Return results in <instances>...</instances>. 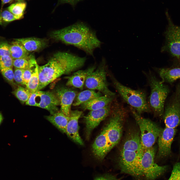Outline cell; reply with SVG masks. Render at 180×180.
<instances>
[{"label":"cell","mask_w":180,"mask_h":180,"mask_svg":"<svg viewBox=\"0 0 180 180\" xmlns=\"http://www.w3.org/2000/svg\"><path fill=\"white\" fill-rule=\"evenodd\" d=\"M93 180H120V179L114 175L107 173L96 176Z\"/></svg>","instance_id":"cell-34"},{"label":"cell","mask_w":180,"mask_h":180,"mask_svg":"<svg viewBox=\"0 0 180 180\" xmlns=\"http://www.w3.org/2000/svg\"><path fill=\"white\" fill-rule=\"evenodd\" d=\"M50 36L56 40L73 46L92 56L94 50L100 48L102 44L96 32L82 22H78L53 32Z\"/></svg>","instance_id":"cell-3"},{"label":"cell","mask_w":180,"mask_h":180,"mask_svg":"<svg viewBox=\"0 0 180 180\" xmlns=\"http://www.w3.org/2000/svg\"><path fill=\"white\" fill-rule=\"evenodd\" d=\"M110 106V104L100 109L91 110L84 116L86 136L88 139L93 130L109 114L111 111Z\"/></svg>","instance_id":"cell-13"},{"label":"cell","mask_w":180,"mask_h":180,"mask_svg":"<svg viewBox=\"0 0 180 180\" xmlns=\"http://www.w3.org/2000/svg\"><path fill=\"white\" fill-rule=\"evenodd\" d=\"M55 93L60 100V112L66 116H70L71 106L78 94L77 92L72 88L61 87L56 89Z\"/></svg>","instance_id":"cell-15"},{"label":"cell","mask_w":180,"mask_h":180,"mask_svg":"<svg viewBox=\"0 0 180 180\" xmlns=\"http://www.w3.org/2000/svg\"><path fill=\"white\" fill-rule=\"evenodd\" d=\"M10 56L13 60L22 58H28V52L20 42L15 40L10 45Z\"/></svg>","instance_id":"cell-23"},{"label":"cell","mask_w":180,"mask_h":180,"mask_svg":"<svg viewBox=\"0 0 180 180\" xmlns=\"http://www.w3.org/2000/svg\"><path fill=\"white\" fill-rule=\"evenodd\" d=\"M166 127L175 128L180 125V85L166 106L164 113Z\"/></svg>","instance_id":"cell-10"},{"label":"cell","mask_w":180,"mask_h":180,"mask_svg":"<svg viewBox=\"0 0 180 180\" xmlns=\"http://www.w3.org/2000/svg\"><path fill=\"white\" fill-rule=\"evenodd\" d=\"M155 151L152 147L143 150L140 160V164L143 174L147 180H155L165 173L168 166H160L154 162Z\"/></svg>","instance_id":"cell-9"},{"label":"cell","mask_w":180,"mask_h":180,"mask_svg":"<svg viewBox=\"0 0 180 180\" xmlns=\"http://www.w3.org/2000/svg\"><path fill=\"white\" fill-rule=\"evenodd\" d=\"M18 2H22L24 0H16Z\"/></svg>","instance_id":"cell-39"},{"label":"cell","mask_w":180,"mask_h":180,"mask_svg":"<svg viewBox=\"0 0 180 180\" xmlns=\"http://www.w3.org/2000/svg\"><path fill=\"white\" fill-rule=\"evenodd\" d=\"M24 69L15 68L14 74V80L18 84L24 85L23 74Z\"/></svg>","instance_id":"cell-32"},{"label":"cell","mask_w":180,"mask_h":180,"mask_svg":"<svg viewBox=\"0 0 180 180\" xmlns=\"http://www.w3.org/2000/svg\"><path fill=\"white\" fill-rule=\"evenodd\" d=\"M111 78L114 87L121 97L138 114L148 112L150 108L147 102L146 92L141 90H134L120 82L113 76Z\"/></svg>","instance_id":"cell-5"},{"label":"cell","mask_w":180,"mask_h":180,"mask_svg":"<svg viewBox=\"0 0 180 180\" xmlns=\"http://www.w3.org/2000/svg\"><path fill=\"white\" fill-rule=\"evenodd\" d=\"M82 113V111L78 110L71 111L65 132L74 142L81 145L84 142L79 134L78 120Z\"/></svg>","instance_id":"cell-16"},{"label":"cell","mask_w":180,"mask_h":180,"mask_svg":"<svg viewBox=\"0 0 180 180\" xmlns=\"http://www.w3.org/2000/svg\"><path fill=\"white\" fill-rule=\"evenodd\" d=\"M20 42L28 52L39 50L44 45V41L40 39L34 38H27L15 39Z\"/></svg>","instance_id":"cell-22"},{"label":"cell","mask_w":180,"mask_h":180,"mask_svg":"<svg viewBox=\"0 0 180 180\" xmlns=\"http://www.w3.org/2000/svg\"><path fill=\"white\" fill-rule=\"evenodd\" d=\"M158 72L162 79L161 82L172 83L180 78V67L176 66L170 68L159 69Z\"/></svg>","instance_id":"cell-20"},{"label":"cell","mask_w":180,"mask_h":180,"mask_svg":"<svg viewBox=\"0 0 180 180\" xmlns=\"http://www.w3.org/2000/svg\"><path fill=\"white\" fill-rule=\"evenodd\" d=\"M167 16L168 24L165 32V43L162 50L178 59L180 58V26L174 24L168 14Z\"/></svg>","instance_id":"cell-11"},{"label":"cell","mask_w":180,"mask_h":180,"mask_svg":"<svg viewBox=\"0 0 180 180\" xmlns=\"http://www.w3.org/2000/svg\"><path fill=\"white\" fill-rule=\"evenodd\" d=\"M150 88L148 103L150 108L157 116H162L165 100L169 92L168 87L158 80L150 71L144 73Z\"/></svg>","instance_id":"cell-4"},{"label":"cell","mask_w":180,"mask_h":180,"mask_svg":"<svg viewBox=\"0 0 180 180\" xmlns=\"http://www.w3.org/2000/svg\"><path fill=\"white\" fill-rule=\"evenodd\" d=\"M46 118L60 131L65 133L70 116H67L59 111L46 116Z\"/></svg>","instance_id":"cell-19"},{"label":"cell","mask_w":180,"mask_h":180,"mask_svg":"<svg viewBox=\"0 0 180 180\" xmlns=\"http://www.w3.org/2000/svg\"><path fill=\"white\" fill-rule=\"evenodd\" d=\"M106 69V60L103 59L97 68L88 76L85 86L89 89L98 90L105 96L114 97L115 93L110 90L108 88Z\"/></svg>","instance_id":"cell-8"},{"label":"cell","mask_w":180,"mask_h":180,"mask_svg":"<svg viewBox=\"0 0 180 180\" xmlns=\"http://www.w3.org/2000/svg\"><path fill=\"white\" fill-rule=\"evenodd\" d=\"M13 60L10 56H0V70L5 68H12Z\"/></svg>","instance_id":"cell-29"},{"label":"cell","mask_w":180,"mask_h":180,"mask_svg":"<svg viewBox=\"0 0 180 180\" xmlns=\"http://www.w3.org/2000/svg\"></svg>","instance_id":"cell-40"},{"label":"cell","mask_w":180,"mask_h":180,"mask_svg":"<svg viewBox=\"0 0 180 180\" xmlns=\"http://www.w3.org/2000/svg\"><path fill=\"white\" fill-rule=\"evenodd\" d=\"M12 0H2V6L4 4L8 3Z\"/></svg>","instance_id":"cell-36"},{"label":"cell","mask_w":180,"mask_h":180,"mask_svg":"<svg viewBox=\"0 0 180 180\" xmlns=\"http://www.w3.org/2000/svg\"><path fill=\"white\" fill-rule=\"evenodd\" d=\"M179 154H180V137L179 139Z\"/></svg>","instance_id":"cell-38"},{"label":"cell","mask_w":180,"mask_h":180,"mask_svg":"<svg viewBox=\"0 0 180 180\" xmlns=\"http://www.w3.org/2000/svg\"><path fill=\"white\" fill-rule=\"evenodd\" d=\"M10 45L4 42H0V56H10Z\"/></svg>","instance_id":"cell-33"},{"label":"cell","mask_w":180,"mask_h":180,"mask_svg":"<svg viewBox=\"0 0 180 180\" xmlns=\"http://www.w3.org/2000/svg\"><path fill=\"white\" fill-rule=\"evenodd\" d=\"M3 118L2 114L0 113V124L2 122V120Z\"/></svg>","instance_id":"cell-37"},{"label":"cell","mask_w":180,"mask_h":180,"mask_svg":"<svg viewBox=\"0 0 180 180\" xmlns=\"http://www.w3.org/2000/svg\"><path fill=\"white\" fill-rule=\"evenodd\" d=\"M26 6V3L22 2H18L10 5L8 7V9L14 14L22 18Z\"/></svg>","instance_id":"cell-26"},{"label":"cell","mask_w":180,"mask_h":180,"mask_svg":"<svg viewBox=\"0 0 180 180\" xmlns=\"http://www.w3.org/2000/svg\"><path fill=\"white\" fill-rule=\"evenodd\" d=\"M114 106L112 116L92 146L94 157L100 161L103 160L108 152L118 143L122 137L126 112L119 104Z\"/></svg>","instance_id":"cell-1"},{"label":"cell","mask_w":180,"mask_h":180,"mask_svg":"<svg viewBox=\"0 0 180 180\" xmlns=\"http://www.w3.org/2000/svg\"><path fill=\"white\" fill-rule=\"evenodd\" d=\"M114 98V97L101 96L86 102L81 106L84 110H98L111 104Z\"/></svg>","instance_id":"cell-18"},{"label":"cell","mask_w":180,"mask_h":180,"mask_svg":"<svg viewBox=\"0 0 180 180\" xmlns=\"http://www.w3.org/2000/svg\"><path fill=\"white\" fill-rule=\"evenodd\" d=\"M131 108L140 128L142 149L145 150L153 147L162 129L151 120L142 117L134 109Z\"/></svg>","instance_id":"cell-6"},{"label":"cell","mask_w":180,"mask_h":180,"mask_svg":"<svg viewBox=\"0 0 180 180\" xmlns=\"http://www.w3.org/2000/svg\"><path fill=\"white\" fill-rule=\"evenodd\" d=\"M13 65L15 68L25 69L29 66V64L28 58H18L13 60Z\"/></svg>","instance_id":"cell-31"},{"label":"cell","mask_w":180,"mask_h":180,"mask_svg":"<svg viewBox=\"0 0 180 180\" xmlns=\"http://www.w3.org/2000/svg\"><path fill=\"white\" fill-rule=\"evenodd\" d=\"M37 92L38 100L36 102V106L46 110L50 114L59 112L58 106L60 105V102L56 93L40 90Z\"/></svg>","instance_id":"cell-14"},{"label":"cell","mask_w":180,"mask_h":180,"mask_svg":"<svg viewBox=\"0 0 180 180\" xmlns=\"http://www.w3.org/2000/svg\"><path fill=\"white\" fill-rule=\"evenodd\" d=\"M16 97L22 103L26 102L28 100L32 93L26 88L19 86L13 92Z\"/></svg>","instance_id":"cell-25"},{"label":"cell","mask_w":180,"mask_h":180,"mask_svg":"<svg viewBox=\"0 0 180 180\" xmlns=\"http://www.w3.org/2000/svg\"><path fill=\"white\" fill-rule=\"evenodd\" d=\"M81 0H62V2L69 3L74 6L78 2Z\"/></svg>","instance_id":"cell-35"},{"label":"cell","mask_w":180,"mask_h":180,"mask_svg":"<svg viewBox=\"0 0 180 180\" xmlns=\"http://www.w3.org/2000/svg\"><path fill=\"white\" fill-rule=\"evenodd\" d=\"M168 180H180V160L174 164L170 175Z\"/></svg>","instance_id":"cell-28"},{"label":"cell","mask_w":180,"mask_h":180,"mask_svg":"<svg viewBox=\"0 0 180 180\" xmlns=\"http://www.w3.org/2000/svg\"><path fill=\"white\" fill-rule=\"evenodd\" d=\"M142 151L122 149L118 163L121 172L136 178L143 176L140 164Z\"/></svg>","instance_id":"cell-7"},{"label":"cell","mask_w":180,"mask_h":180,"mask_svg":"<svg viewBox=\"0 0 180 180\" xmlns=\"http://www.w3.org/2000/svg\"><path fill=\"white\" fill-rule=\"evenodd\" d=\"M39 84V66L37 64L34 68L30 78L26 86V88L32 93L38 90Z\"/></svg>","instance_id":"cell-24"},{"label":"cell","mask_w":180,"mask_h":180,"mask_svg":"<svg viewBox=\"0 0 180 180\" xmlns=\"http://www.w3.org/2000/svg\"><path fill=\"white\" fill-rule=\"evenodd\" d=\"M101 96V93L90 89L82 91L77 94L74 102V106H77L94 98Z\"/></svg>","instance_id":"cell-21"},{"label":"cell","mask_w":180,"mask_h":180,"mask_svg":"<svg viewBox=\"0 0 180 180\" xmlns=\"http://www.w3.org/2000/svg\"><path fill=\"white\" fill-rule=\"evenodd\" d=\"M86 60L65 52L54 54L47 63L39 66V84L38 90H40L50 83L64 74H68L82 67Z\"/></svg>","instance_id":"cell-2"},{"label":"cell","mask_w":180,"mask_h":180,"mask_svg":"<svg viewBox=\"0 0 180 180\" xmlns=\"http://www.w3.org/2000/svg\"><path fill=\"white\" fill-rule=\"evenodd\" d=\"M0 70L2 75L6 80L10 83L14 84V74L12 68H5Z\"/></svg>","instance_id":"cell-30"},{"label":"cell","mask_w":180,"mask_h":180,"mask_svg":"<svg viewBox=\"0 0 180 180\" xmlns=\"http://www.w3.org/2000/svg\"><path fill=\"white\" fill-rule=\"evenodd\" d=\"M96 68V66H94L85 70H79L70 76L67 77L66 86L82 90L88 76Z\"/></svg>","instance_id":"cell-17"},{"label":"cell","mask_w":180,"mask_h":180,"mask_svg":"<svg viewBox=\"0 0 180 180\" xmlns=\"http://www.w3.org/2000/svg\"><path fill=\"white\" fill-rule=\"evenodd\" d=\"M176 133L175 128L166 127L162 129L158 138V158L162 159L170 156L172 145Z\"/></svg>","instance_id":"cell-12"},{"label":"cell","mask_w":180,"mask_h":180,"mask_svg":"<svg viewBox=\"0 0 180 180\" xmlns=\"http://www.w3.org/2000/svg\"><path fill=\"white\" fill-rule=\"evenodd\" d=\"M22 18L14 14L8 10H4L0 12V24L3 22H10Z\"/></svg>","instance_id":"cell-27"}]
</instances>
